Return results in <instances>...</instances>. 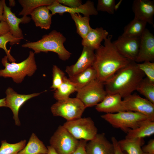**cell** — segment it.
<instances>
[{"label":"cell","instance_id":"12","mask_svg":"<svg viewBox=\"0 0 154 154\" xmlns=\"http://www.w3.org/2000/svg\"><path fill=\"white\" fill-rule=\"evenodd\" d=\"M140 37H129L122 35L113 43L119 52L131 61L135 62L139 50Z\"/></svg>","mask_w":154,"mask_h":154},{"label":"cell","instance_id":"38","mask_svg":"<svg viewBox=\"0 0 154 154\" xmlns=\"http://www.w3.org/2000/svg\"><path fill=\"white\" fill-rule=\"evenodd\" d=\"M87 143V141L83 139L80 140V143L78 147L71 154H87L85 149Z\"/></svg>","mask_w":154,"mask_h":154},{"label":"cell","instance_id":"40","mask_svg":"<svg viewBox=\"0 0 154 154\" xmlns=\"http://www.w3.org/2000/svg\"><path fill=\"white\" fill-rule=\"evenodd\" d=\"M9 32V28L6 22L4 21H0V36L5 35Z\"/></svg>","mask_w":154,"mask_h":154},{"label":"cell","instance_id":"27","mask_svg":"<svg viewBox=\"0 0 154 154\" xmlns=\"http://www.w3.org/2000/svg\"><path fill=\"white\" fill-rule=\"evenodd\" d=\"M147 23L134 18L124 28L121 35L129 37H140L145 29Z\"/></svg>","mask_w":154,"mask_h":154},{"label":"cell","instance_id":"19","mask_svg":"<svg viewBox=\"0 0 154 154\" xmlns=\"http://www.w3.org/2000/svg\"><path fill=\"white\" fill-rule=\"evenodd\" d=\"M108 32L102 27L92 28L86 36L82 39L83 46L96 50L101 46L102 42L108 36Z\"/></svg>","mask_w":154,"mask_h":154},{"label":"cell","instance_id":"44","mask_svg":"<svg viewBox=\"0 0 154 154\" xmlns=\"http://www.w3.org/2000/svg\"><path fill=\"white\" fill-rule=\"evenodd\" d=\"M121 1L118 2L116 4H115V11H116L119 7L121 3Z\"/></svg>","mask_w":154,"mask_h":154},{"label":"cell","instance_id":"26","mask_svg":"<svg viewBox=\"0 0 154 154\" xmlns=\"http://www.w3.org/2000/svg\"><path fill=\"white\" fill-rule=\"evenodd\" d=\"M122 150L127 154H143L142 147L144 141L143 139L127 138L118 141Z\"/></svg>","mask_w":154,"mask_h":154},{"label":"cell","instance_id":"25","mask_svg":"<svg viewBox=\"0 0 154 154\" xmlns=\"http://www.w3.org/2000/svg\"><path fill=\"white\" fill-rule=\"evenodd\" d=\"M68 78L76 86L78 91L97 79V74L95 69L92 66Z\"/></svg>","mask_w":154,"mask_h":154},{"label":"cell","instance_id":"16","mask_svg":"<svg viewBox=\"0 0 154 154\" xmlns=\"http://www.w3.org/2000/svg\"><path fill=\"white\" fill-rule=\"evenodd\" d=\"M85 149L87 154H114L113 145L104 133H98L93 139L87 143Z\"/></svg>","mask_w":154,"mask_h":154},{"label":"cell","instance_id":"45","mask_svg":"<svg viewBox=\"0 0 154 154\" xmlns=\"http://www.w3.org/2000/svg\"><path fill=\"white\" fill-rule=\"evenodd\" d=\"M15 1L14 0H9V4L10 6H14L15 5Z\"/></svg>","mask_w":154,"mask_h":154},{"label":"cell","instance_id":"43","mask_svg":"<svg viewBox=\"0 0 154 154\" xmlns=\"http://www.w3.org/2000/svg\"><path fill=\"white\" fill-rule=\"evenodd\" d=\"M6 107L5 98L0 99V107Z\"/></svg>","mask_w":154,"mask_h":154},{"label":"cell","instance_id":"35","mask_svg":"<svg viewBox=\"0 0 154 154\" xmlns=\"http://www.w3.org/2000/svg\"><path fill=\"white\" fill-rule=\"evenodd\" d=\"M115 0H98L96 8L98 11L106 12L113 14L115 12Z\"/></svg>","mask_w":154,"mask_h":154},{"label":"cell","instance_id":"33","mask_svg":"<svg viewBox=\"0 0 154 154\" xmlns=\"http://www.w3.org/2000/svg\"><path fill=\"white\" fill-rule=\"evenodd\" d=\"M52 83L51 88L55 91L62 84L66 76L64 73L56 65L52 69Z\"/></svg>","mask_w":154,"mask_h":154},{"label":"cell","instance_id":"20","mask_svg":"<svg viewBox=\"0 0 154 154\" xmlns=\"http://www.w3.org/2000/svg\"><path fill=\"white\" fill-rule=\"evenodd\" d=\"M3 16L5 21L7 23L9 29V32L14 37L24 39L22 30L19 27L21 23H23L22 17L19 18L11 11V8L8 7L5 3L4 5Z\"/></svg>","mask_w":154,"mask_h":154},{"label":"cell","instance_id":"37","mask_svg":"<svg viewBox=\"0 0 154 154\" xmlns=\"http://www.w3.org/2000/svg\"><path fill=\"white\" fill-rule=\"evenodd\" d=\"M143 153L146 154H154V139L150 140L147 143L142 147Z\"/></svg>","mask_w":154,"mask_h":154},{"label":"cell","instance_id":"36","mask_svg":"<svg viewBox=\"0 0 154 154\" xmlns=\"http://www.w3.org/2000/svg\"><path fill=\"white\" fill-rule=\"evenodd\" d=\"M60 4L70 8H75L78 7L82 4L80 0H57Z\"/></svg>","mask_w":154,"mask_h":154},{"label":"cell","instance_id":"39","mask_svg":"<svg viewBox=\"0 0 154 154\" xmlns=\"http://www.w3.org/2000/svg\"><path fill=\"white\" fill-rule=\"evenodd\" d=\"M111 140L114 147V154H125L121 149L118 141L114 137H112Z\"/></svg>","mask_w":154,"mask_h":154},{"label":"cell","instance_id":"3","mask_svg":"<svg viewBox=\"0 0 154 154\" xmlns=\"http://www.w3.org/2000/svg\"><path fill=\"white\" fill-rule=\"evenodd\" d=\"M66 41V37L62 33L54 30L48 34L44 35L40 40L35 42H26L21 46L32 49L35 54L53 52L57 54L60 59L66 61L70 58L72 54L64 46Z\"/></svg>","mask_w":154,"mask_h":154},{"label":"cell","instance_id":"29","mask_svg":"<svg viewBox=\"0 0 154 154\" xmlns=\"http://www.w3.org/2000/svg\"><path fill=\"white\" fill-rule=\"evenodd\" d=\"M70 15L75 23L77 33L82 39L84 38L92 29L89 23V17H82L79 14Z\"/></svg>","mask_w":154,"mask_h":154},{"label":"cell","instance_id":"21","mask_svg":"<svg viewBox=\"0 0 154 154\" xmlns=\"http://www.w3.org/2000/svg\"><path fill=\"white\" fill-rule=\"evenodd\" d=\"M31 19L37 27L49 29L52 23V15L46 6H41L34 9L31 15Z\"/></svg>","mask_w":154,"mask_h":154},{"label":"cell","instance_id":"28","mask_svg":"<svg viewBox=\"0 0 154 154\" xmlns=\"http://www.w3.org/2000/svg\"><path fill=\"white\" fill-rule=\"evenodd\" d=\"M76 86L66 76L61 85L54 93V98L57 101L68 98L70 95L74 92H77Z\"/></svg>","mask_w":154,"mask_h":154},{"label":"cell","instance_id":"8","mask_svg":"<svg viewBox=\"0 0 154 154\" xmlns=\"http://www.w3.org/2000/svg\"><path fill=\"white\" fill-rule=\"evenodd\" d=\"M77 92L76 98L86 108L96 106L107 95L104 82L97 79L80 89Z\"/></svg>","mask_w":154,"mask_h":154},{"label":"cell","instance_id":"4","mask_svg":"<svg viewBox=\"0 0 154 154\" xmlns=\"http://www.w3.org/2000/svg\"><path fill=\"white\" fill-rule=\"evenodd\" d=\"M8 60L6 55L2 59L5 68L0 70V77L11 78L17 84L21 83L26 76H32L37 69L35 53L31 51L29 52L28 57L20 62L9 63Z\"/></svg>","mask_w":154,"mask_h":154},{"label":"cell","instance_id":"47","mask_svg":"<svg viewBox=\"0 0 154 154\" xmlns=\"http://www.w3.org/2000/svg\"></svg>","mask_w":154,"mask_h":154},{"label":"cell","instance_id":"7","mask_svg":"<svg viewBox=\"0 0 154 154\" xmlns=\"http://www.w3.org/2000/svg\"><path fill=\"white\" fill-rule=\"evenodd\" d=\"M63 126L77 139L90 141L98 134V129L90 117L67 121Z\"/></svg>","mask_w":154,"mask_h":154},{"label":"cell","instance_id":"6","mask_svg":"<svg viewBox=\"0 0 154 154\" xmlns=\"http://www.w3.org/2000/svg\"><path fill=\"white\" fill-rule=\"evenodd\" d=\"M86 108L76 98H69L58 101L51 107L53 115L62 117L70 121L81 117Z\"/></svg>","mask_w":154,"mask_h":154},{"label":"cell","instance_id":"9","mask_svg":"<svg viewBox=\"0 0 154 154\" xmlns=\"http://www.w3.org/2000/svg\"><path fill=\"white\" fill-rule=\"evenodd\" d=\"M50 145L58 154H71L78 147L80 140L63 125H60L50 140Z\"/></svg>","mask_w":154,"mask_h":154},{"label":"cell","instance_id":"42","mask_svg":"<svg viewBox=\"0 0 154 154\" xmlns=\"http://www.w3.org/2000/svg\"><path fill=\"white\" fill-rule=\"evenodd\" d=\"M47 147L48 149L47 154H58L50 145L47 146Z\"/></svg>","mask_w":154,"mask_h":154},{"label":"cell","instance_id":"1","mask_svg":"<svg viewBox=\"0 0 154 154\" xmlns=\"http://www.w3.org/2000/svg\"><path fill=\"white\" fill-rule=\"evenodd\" d=\"M112 35H108L95 52L93 67L97 74V79L104 82L119 70L128 65L130 60L123 56L112 42Z\"/></svg>","mask_w":154,"mask_h":154},{"label":"cell","instance_id":"14","mask_svg":"<svg viewBox=\"0 0 154 154\" xmlns=\"http://www.w3.org/2000/svg\"><path fill=\"white\" fill-rule=\"evenodd\" d=\"M154 60V36L146 29L140 37L138 53L135 61L140 63Z\"/></svg>","mask_w":154,"mask_h":154},{"label":"cell","instance_id":"15","mask_svg":"<svg viewBox=\"0 0 154 154\" xmlns=\"http://www.w3.org/2000/svg\"><path fill=\"white\" fill-rule=\"evenodd\" d=\"M94 50L83 46V49L77 62L74 64L66 66L65 72L69 77L73 76L92 66L95 59Z\"/></svg>","mask_w":154,"mask_h":154},{"label":"cell","instance_id":"17","mask_svg":"<svg viewBox=\"0 0 154 154\" xmlns=\"http://www.w3.org/2000/svg\"><path fill=\"white\" fill-rule=\"evenodd\" d=\"M134 17L154 26V2L150 0H135L132 5Z\"/></svg>","mask_w":154,"mask_h":154},{"label":"cell","instance_id":"34","mask_svg":"<svg viewBox=\"0 0 154 154\" xmlns=\"http://www.w3.org/2000/svg\"><path fill=\"white\" fill-rule=\"evenodd\" d=\"M137 63L138 68L146 75L147 77L150 81L154 82V63L145 61Z\"/></svg>","mask_w":154,"mask_h":154},{"label":"cell","instance_id":"30","mask_svg":"<svg viewBox=\"0 0 154 154\" xmlns=\"http://www.w3.org/2000/svg\"><path fill=\"white\" fill-rule=\"evenodd\" d=\"M136 90L154 104V82L150 81L147 77L144 78L139 83Z\"/></svg>","mask_w":154,"mask_h":154},{"label":"cell","instance_id":"31","mask_svg":"<svg viewBox=\"0 0 154 154\" xmlns=\"http://www.w3.org/2000/svg\"><path fill=\"white\" fill-rule=\"evenodd\" d=\"M21 40L20 38L14 37L10 32L0 36V48L4 50L8 60L11 62H15L16 60L10 53L11 49L8 50L7 48L6 44L8 42H9L10 44L11 45L19 44Z\"/></svg>","mask_w":154,"mask_h":154},{"label":"cell","instance_id":"41","mask_svg":"<svg viewBox=\"0 0 154 154\" xmlns=\"http://www.w3.org/2000/svg\"><path fill=\"white\" fill-rule=\"evenodd\" d=\"M5 3L4 0H0V21H4L3 16L4 6Z\"/></svg>","mask_w":154,"mask_h":154},{"label":"cell","instance_id":"11","mask_svg":"<svg viewBox=\"0 0 154 154\" xmlns=\"http://www.w3.org/2000/svg\"><path fill=\"white\" fill-rule=\"evenodd\" d=\"M42 92L25 94H18L11 87L8 88L6 90L5 100L6 107L10 108L13 114V118L15 124L20 126L21 122L18 117L19 110L27 100L39 96Z\"/></svg>","mask_w":154,"mask_h":154},{"label":"cell","instance_id":"32","mask_svg":"<svg viewBox=\"0 0 154 154\" xmlns=\"http://www.w3.org/2000/svg\"><path fill=\"white\" fill-rule=\"evenodd\" d=\"M26 140H24L15 143H10L6 140L1 141L0 154H18L26 145Z\"/></svg>","mask_w":154,"mask_h":154},{"label":"cell","instance_id":"24","mask_svg":"<svg viewBox=\"0 0 154 154\" xmlns=\"http://www.w3.org/2000/svg\"><path fill=\"white\" fill-rule=\"evenodd\" d=\"M47 153V147L33 133L27 145L18 154H45Z\"/></svg>","mask_w":154,"mask_h":154},{"label":"cell","instance_id":"5","mask_svg":"<svg viewBox=\"0 0 154 154\" xmlns=\"http://www.w3.org/2000/svg\"><path fill=\"white\" fill-rule=\"evenodd\" d=\"M101 117L114 128H119L125 133L139 126L144 120L148 119L140 113L124 111L113 114H106Z\"/></svg>","mask_w":154,"mask_h":154},{"label":"cell","instance_id":"13","mask_svg":"<svg viewBox=\"0 0 154 154\" xmlns=\"http://www.w3.org/2000/svg\"><path fill=\"white\" fill-rule=\"evenodd\" d=\"M47 6L51 12L52 15L56 13L62 15L65 13H68L70 14L81 13L84 16L90 17V15H96L98 13L94 2L90 0L87 1L84 4L75 8L65 6L58 3L57 0H55L52 4Z\"/></svg>","mask_w":154,"mask_h":154},{"label":"cell","instance_id":"10","mask_svg":"<svg viewBox=\"0 0 154 154\" xmlns=\"http://www.w3.org/2000/svg\"><path fill=\"white\" fill-rule=\"evenodd\" d=\"M123 103L125 111L140 113L154 121V104L137 94H131L124 98Z\"/></svg>","mask_w":154,"mask_h":154},{"label":"cell","instance_id":"22","mask_svg":"<svg viewBox=\"0 0 154 154\" xmlns=\"http://www.w3.org/2000/svg\"><path fill=\"white\" fill-rule=\"evenodd\" d=\"M55 0H19L18 2L23 7V9L19 14L22 16L23 23L29 22L31 18L27 17L37 8L43 6H48L52 4Z\"/></svg>","mask_w":154,"mask_h":154},{"label":"cell","instance_id":"2","mask_svg":"<svg viewBox=\"0 0 154 154\" xmlns=\"http://www.w3.org/2000/svg\"><path fill=\"white\" fill-rule=\"evenodd\" d=\"M145 76L137 63L131 61L104 82L107 94H118L124 98L136 90Z\"/></svg>","mask_w":154,"mask_h":154},{"label":"cell","instance_id":"46","mask_svg":"<svg viewBox=\"0 0 154 154\" xmlns=\"http://www.w3.org/2000/svg\"><path fill=\"white\" fill-rule=\"evenodd\" d=\"M143 154H145V153H143Z\"/></svg>","mask_w":154,"mask_h":154},{"label":"cell","instance_id":"23","mask_svg":"<svg viewBox=\"0 0 154 154\" xmlns=\"http://www.w3.org/2000/svg\"><path fill=\"white\" fill-rule=\"evenodd\" d=\"M125 138L143 139L154 133V121L147 119L137 127L130 129L127 133Z\"/></svg>","mask_w":154,"mask_h":154},{"label":"cell","instance_id":"18","mask_svg":"<svg viewBox=\"0 0 154 154\" xmlns=\"http://www.w3.org/2000/svg\"><path fill=\"white\" fill-rule=\"evenodd\" d=\"M121 96L118 94L107 95L95 106L96 110L106 114H113L125 111Z\"/></svg>","mask_w":154,"mask_h":154}]
</instances>
